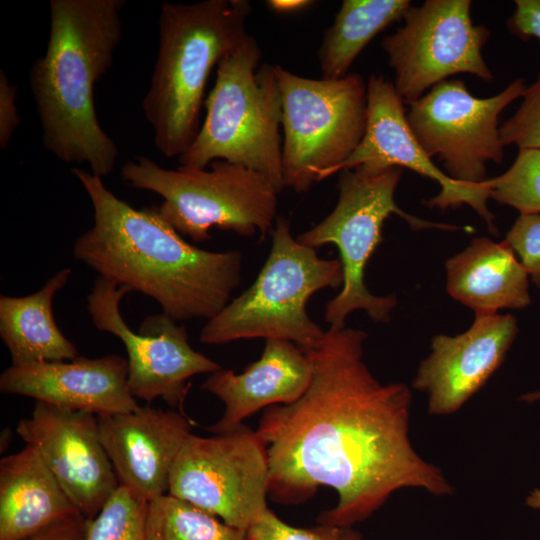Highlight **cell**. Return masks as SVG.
Returning a JSON list of instances; mask_svg holds the SVG:
<instances>
[{
	"label": "cell",
	"mask_w": 540,
	"mask_h": 540,
	"mask_svg": "<svg viewBox=\"0 0 540 540\" xmlns=\"http://www.w3.org/2000/svg\"><path fill=\"white\" fill-rule=\"evenodd\" d=\"M367 333L328 328L304 350L313 365L305 393L264 409L257 432L268 457V497L282 505L309 500L320 486L337 504L317 523L352 527L404 488L453 494L440 468L425 461L409 436L412 394L403 383H382L363 359Z\"/></svg>",
	"instance_id": "cell-1"
},
{
	"label": "cell",
	"mask_w": 540,
	"mask_h": 540,
	"mask_svg": "<svg viewBox=\"0 0 540 540\" xmlns=\"http://www.w3.org/2000/svg\"><path fill=\"white\" fill-rule=\"evenodd\" d=\"M72 173L93 207V225L76 240L75 259L100 277L153 298L175 321L211 319L241 282L242 255L213 252L187 242L157 212L135 209L102 178L80 168Z\"/></svg>",
	"instance_id": "cell-2"
},
{
	"label": "cell",
	"mask_w": 540,
	"mask_h": 540,
	"mask_svg": "<svg viewBox=\"0 0 540 540\" xmlns=\"http://www.w3.org/2000/svg\"><path fill=\"white\" fill-rule=\"evenodd\" d=\"M124 0H51L46 52L29 83L46 150L65 163H87L109 175L119 152L97 119L94 88L122 39Z\"/></svg>",
	"instance_id": "cell-3"
},
{
	"label": "cell",
	"mask_w": 540,
	"mask_h": 540,
	"mask_svg": "<svg viewBox=\"0 0 540 540\" xmlns=\"http://www.w3.org/2000/svg\"><path fill=\"white\" fill-rule=\"evenodd\" d=\"M250 14L247 0L161 5L158 53L142 110L164 157L179 158L194 141L210 73L248 37Z\"/></svg>",
	"instance_id": "cell-4"
},
{
	"label": "cell",
	"mask_w": 540,
	"mask_h": 540,
	"mask_svg": "<svg viewBox=\"0 0 540 540\" xmlns=\"http://www.w3.org/2000/svg\"><path fill=\"white\" fill-rule=\"evenodd\" d=\"M256 39L248 37L217 65L206 116L179 167L205 169L216 160L241 165L284 189L282 99L274 65L261 63Z\"/></svg>",
	"instance_id": "cell-5"
},
{
	"label": "cell",
	"mask_w": 540,
	"mask_h": 540,
	"mask_svg": "<svg viewBox=\"0 0 540 540\" xmlns=\"http://www.w3.org/2000/svg\"><path fill=\"white\" fill-rule=\"evenodd\" d=\"M342 283L340 261L319 257L315 248L292 236L288 220L278 217L270 252L255 281L207 320L200 341L216 345L264 338L312 348L325 331L310 318L306 305L318 291Z\"/></svg>",
	"instance_id": "cell-6"
},
{
	"label": "cell",
	"mask_w": 540,
	"mask_h": 540,
	"mask_svg": "<svg viewBox=\"0 0 540 540\" xmlns=\"http://www.w3.org/2000/svg\"><path fill=\"white\" fill-rule=\"evenodd\" d=\"M120 174L130 187L160 195L163 202L155 206L159 215L196 243L210 239L212 227L264 237L278 218L276 186L264 175L224 160L212 162L209 170H171L141 155L126 162Z\"/></svg>",
	"instance_id": "cell-7"
},
{
	"label": "cell",
	"mask_w": 540,
	"mask_h": 540,
	"mask_svg": "<svg viewBox=\"0 0 540 540\" xmlns=\"http://www.w3.org/2000/svg\"><path fill=\"white\" fill-rule=\"evenodd\" d=\"M402 173L403 168L397 166L342 170L333 211L296 237L300 243L315 249L334 244L339 250L343 283L341 291L325 306L324 319L329 328L345 327L347 316L355 310L365 311L376 322H389L397 305L396 296L372 294L364 277L367 263L382 241L383 224L391 214L400 216L415 230L458 229L451 224L420 219L400 209L394 194Z\"/></svg>",
	"instance_id": "cell-8"
},
{
	"label": "cell",
	"mask_w": 540,
	"mask_h": 540,
	"mask_svg": "<svg viewBox=\"0 0 540 540\" xmlns=\"http://www.w3.org/2000/svg\"><path fill=\"white\" fill-rule=\"evenodd\" d=\"M282 99L284 189L307 192L341 171L367 128V82L356 73L311 79L274 65Z\"/></svg>",
	"instance_id": "cell-9"
},
{
	"label": "cell",
	"mask_w": 540,
	"mask_h": 540,
	"mask_svg": "<svg viewBox=\"0 0 540 540\" xmlns=\"http://www.w3.org/2000/svg\"><path fill=\"white\" fill-rule=\"evenodd\" d=\"M266 445L239 427L210 437L190 434L173 466L168 494L246 531L269 508Z\"/></svg>",
	"instance_id": "cell-10"
},
{
	"label": "cell",
	"mask_w": 540,
	"mask_h": 540,
	"mask_svg": "<svg viewBox=\"0 0 540 540\" xmlns=\"http://www.w3.org/2000/svg\"><path fill=\"white\" fill-rule=\"evenodd\" d=\"M525 89L524 79L517 78L498 94L478 98L463 80H446L408 104L406 117L424 151L442 162L449 178L478 186L486 180L487 164L504 159L499 116Z\"/></svg>",
	"instance_id": "cell-11"
},
{
	"label": "cell",
	"mask_w": 540,
	"mask_h": 540,
	"mask_svg": "<svg viewBox=\"0 0 540 540\" xmlns=\"http://www.w3.org/2000/svg\"><path fill=\"white\" fill-rule=\"evenodd\" d=\"M471 6L470 0H426L412 5L403 25L382 39L394 72V88L405 104L457 74L493 80L482 55L490 31L473 23Z\"/></svg>",
	"instance_id": "cell-12"
},
{
	"label": "cell",
	"mask_w": 540,
	"mask_h": 540,
	"mask_svg": "<svg viewBox=\"0 0 540 540\" xmlns=\"http://www.w3.org/2000/svg\"><path fill=\"white\" fill-rule=\"evenodd\" d=\"M133 292L98 276L87 297V310L94 326L118 337L127 351L128 387L131 395L151 403L162 398L171 408H182L191 377L213 373L222 367L194 350L186 328L165 313L147 316L132 331L119 305Z\"/></svg>",
	"instance_id": "cell-13"
},
{
	"label": "cell",
	"mask_w": 540,
	"mask_h": 540,
	"mask_svg": "<svg viewBox=\"0 0 540 540\" xmlns=\"http://www.w3.org/2000/svg\"><path fill=\"white\" fill-rule=\"evenodd\" d=\"M17 434L33 446L78 512L93 519L119 487L97 415L35 402Z\"/></svg>",
	"instance_id": "cell-14"
},
{
	"label": "cell",
	"mask_w": 540,
	"mask_h": 540,
	"mask_svg": "<svg viewBox=\"0 0 540 540\" xmlns=\"http://www.w3.org/2000/svg\"><path fill=\"white\" fill-rule=\"evenodd\" d=\"M368 120L365 135L342 165L341 171L357 167L376 170L391 166L408 168L438 183L440 192L427 201L429 207L457 208L467 204L484 219L492 233L495 217L488 208L487 179L478 186H466L449 178L437 167L413 134L393 82L381 74L367 81ZM340 171V172H341Z\"/></svg>",
	"instance_id": "cell-15"
},
{
	"label": "cell",
	"mask_w": 540,
	"mask_h": 540,
	"mask_svg": "<svg viewBox=\"0 0 540 540\" xmlns=\"http://www.w3.org/2000/svg\"><path fill=\"white\" fill-rule=\"evenodd\" d=\"M518 333L511 314H475L471 327L456 336L433 337L412 387L428 397V412L450 415L487 382L503 363Z\"/></svg>",
	"instance_id": "cell-16"
},
{
	"label": "cell",
	"mask_w": 540,
	"mask_h": 540,
	"mask_svg": "<svg viewBox=\"0 0 540 540\" xmlns=\"http://www.w3.org/2000/svg\"><path fill=\"white\" fill-rule=\"evenodd\" d=\"M97 417L100 440L119 485L147 503L167 494L173 466L191 434L186 415L147 404Z\"/></svg>",
	"instance_id": "cell-17"
},
{
	"label": "cell",
	"mask_w": 540,
	"mask_h": 540,
	"mask_svg": "<svg viewBox=\"0 0 540 540\" xmlns=\"http://www.w3.org/2000/svg\"><path fill=\"white\" fill-rule=\"evenodd\" d=\"M0 390L97 416L139 407L128 387V361L115 354L11 365L0 375Z\"/></svg>",
	"instance_id": "cell-18"
},
{
	"label": "cell",
	"mask_w": 540,
	"mask_h": 540,
	"mask_svg": "<svg viewBox=\"0 0 540 540\" xmlns=\"http://www.w3.org/2000/svg\"><path fill=\"white\" fill-rule=\"evenodd\" d=\"M313 365L307 353L295 343L267 339L258 360L241 373L219 369L200 388L224 404L222 417L207 427L213 434L231 431L261 409L298 400L309 387Z\"/></svg>",
	"instance_id": "cell-19"
},
{
	"label": "cell",
	"mask_w": 540,
	"mask_h": 540,
	"mask_svg": "<svg viewBox=\"0 0 540 540\" xmlns=\"http://www.w3.org/2000/svg\"><path fill=\"white\" fill-rule=\"evenodd\" d=\"M446 275L448 294L475 314L523 309L531 303L529 275L505 240L474 239L446 261Z\"/></svg>",
	"instance_id": "cell-20"
},
{
	"label": "cell",
	"mask_w": 540,
	"mask_h": 540,
	"mask_svg": "<svg viewBox=\"0 0 540 540\" xmlns=\"http://www.w3.org/2000/svg\"><path fill=\"white\" fill-rule=\"evenodd\" d=\"M80 514L31 445L0 461V540H19Z\"/></svg>",
	"instance_id": "cell-21"
},
{
	"label": "cell",
	"mask_w": 540,
	"mask_h": 540,
	"mask_svg": "<svg viewBox=\"0 0 540 540\" xmlns=\"http://www.w3.org/2000/svg\"><path fill=\"white\" fill-rule=\"evenodd\" d=\"M64 268L37 292L0 296V336L13 366L43 361H69L78 357L76 346L59 329L53 315V299L69 280Z\"/></svg>",
	"instance_id": "cell-22"
},
{
	"label": "cell",
	"mask_w": 540,
	"mask_h": 540,
	"mask_svg": "<svg viewBox=\"0 0 540 540\" xmlns=\"http://www.w3.org/2000/svg\"><path fill=\"white\" fill-rule=\"evenodd\" d=\"M410 0H344L317 51L321 78L336 80L348 71L369 42L403 20Z\"/></svg>",
	"instance_id": "cell-23"
},
{
	"label": "cell",
	"mask_w": 540,
	"mask_h": 540,
	"mask_svg": "<svg viewBox=\"0 0 540 540\" xmlns=\"http://www.w3.org/2000/svg\"><path fill=\"white\" fill-rule=\"evenodd\" d=\"M245 532L168 493L148 503L146 540H244Z\"/></svg>",
	"instance_id": "cell-24"
},
{
	"label": "cell",
	"mask_w": 540,
	"mask_h": 540,
	"mask_svg": "<svg viewBox=\"0 0 540 540\" xmlns=\"http://www.w3.org/2000/svg\"><path fill=\"white\" fill-rule=\"evenodd\" d=\"M486 181L490 199L516 209L520 215L540 214V149H519L503 174Z\"/></svg>",
	"instance_id": "cell-25"
},
{
	"label": "cell",
	"mask_w": 540,
	"mask_h": 540,
	"mask_svg": "<svg viewBox=\"0 0 540 540\" xmlns=\"http://www.w3.org/2000/svg\"><path fill=\"white\" fill-rule=\"evenodd\" d=\"M148 503L120 486L88 522L85 540H146Z\"/></svg>",
	"instance_id": "cell-26"
},
{
	"label": "cell",
	"mask_w": 540,
	"mask_h": 540,
	"mask_svg": "<svg viewBox=\"0 0 540 540\" xmlns=\"http://www.w3.org/2000/svg\"><path fill=\"white\" fill-rule=\"evenodd\" d=\"M505 146L540 149V73L526 86L515 113L500 125Z\"/></svg>",
	"instance_id": "cell-27"
},
{
	"label": "cell",
	"mask_w": 540,
	"mask_h": 540,
	"mask_svg": "<svg viewBox=\"0 0 540 540\" xmlns=\"http://www.w3.org/2000/svg\"><path fill=\"white\" fill-rule=\"evenodd\" d=\"M505 241L518 255L529 278L540 288V214L519 215Z\"/></svg>",
	"instance_id": "cell-28"
},
{
	"label": "cell",
	"mask_w": 540,
	"mask_h": 540,
	"mask_svg": "<svg viewBox=\"0 0 540 540\" xmlns=\"http://www.w3.org/2000/svg\"><path fill=\"white\" fill-rule=\"evenodd\" d=\"M244 540H339L338 527L318 524L298 528L283 522L271 509L245 532Z\"/></svg>",
	"instance_id": "cell-29"
},
{
	"label": "cell",
	"mask_w": 540,
	"mask_h": 540,
	"mask_svg": "<svg viewBox=\"0 0 540 540\" xmlns=\"http://www.w3.org/2000/svg\"><path fill=\"white\" fill-rule=\"evenodd\" d=\"M16 86L11 84L5 71L0 70V148L6 149L20 123L16 107Z\"/></svg>",
	"instance_id": "cell-30"
},
{
	"label": "cell",
	"mask_w": 540,
	"mask_h": 540,
	"mask_svg": "<svg viewBox=\"0 0 540 540\" xmlns=\"http://www.w3.org/2000/svg\"><path fill=\"white\" fill-rule=\"evenodd\" d=\"M515 9L508 19V28L515 36L540 41V0H516Z\"/></svg>",
	"instance_id": "cell-31"
},
{
	"label": "cell",
	"mask_w": 540,
	"mask_h": 540,
	"mask_svg": "<svg viewBox=\"0 0 540 540\" xmlns=\"http://www.w3.org/2000/svg\"><path fill=\"white\" fill-rule=\"evenodd\" d=\"M88 522L78 514L19 540H85Z\"/></svg>",
	"instance_id": "cell-32"
},
{
	"label": "cell",
	"mask_w": 540,
	"mask_h": 540,
	"mask_svg": "<svg viewBox=\"0 0 540 540\" xmlns=\"http://www.w3.org/2000/svg\"><path fill=\"white\" fill-rule=\"evenodd\" d=\"M310 0H269L266 1L267 6L278 14H291L306 9L314 4Z\"/></svg>",
	"instance_id": "cell-33"
},
{
	"label": "cell",
	"mask_w": 540,
	"mask_h": 540,
	"mask_svg": "<svg viewBox=\"0 0 540 540\" xmlns=\"http://www.w3.org/2000/svg\"><path fill=\"white\" fill-rule=\"evenodd\" d=\"M339 540H363L360 533L352 529V527L339 528L338 527Z\"/></svg>",
	"instance_id": "cell-34"
},
{
	"label": "cell",
	"mask_w": 540,
	"mask_h": 540,
	"mask_svg": "<svg viewBox=\"0 0 540 540\" xmlns=\"http://www.w3.org/2000/svg\"><path fill=\"white\" fill-rule=\"evenodd\" d=\"M521 401H525L528 403H533L536 401H540V390L528 392L520 397Z\"/></svg>",
	"instance_id": "cell-35"
}]
</instances>
